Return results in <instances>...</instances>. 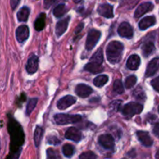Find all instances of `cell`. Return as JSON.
I'll list each match as a JSON object with an SVG mask.
<instances>
[{"mask_svg":"<svg viewBox=\"0 0 159 159\" xmlns=\"http://www.w3.org/2000/svg\"><path fill=\"white\" fill-rule=\"evenodd\" d=\"M8 130L10 134V155L8 158H18L21 152L22 145L24 143V134L18 122L12 116H9Z\"/></svg>","mask_w":159,"mask_h":159,"instance_id":"6da1fadb","label":"cell"},{"mask_svg":"<svg viewBox=\"0 0 159 159\" xmlns=\"http://www.w3.org/2000/svg\"><path fill=\"white\" fill-rule=\"evenodd\" d=\"M123 51H124V44L121 42L116 40H113L110 42L107 45V51H106L108 61L113 65L120 61L122 58Z\"/></svg>","mask_w":159,"mask_h":159,"instance_id":"7a4b0ae2","label":"cell"},{"mask_svg":"<svg viewBox=\"0 0 159 159\" xmlns=\"http://www.w3.org/2000/svg\"><path fill=\"white\" fill-rule=\"evenodd\" d=\"M54 120L58 125H66L69 124H75L82 120L81 115H70V114H56L54 116Z\"/></svg>","mask_w":159,"mask_h":159,"instance_id":"3957f363","label":"cell"},{"mask_svg":"<svg viewBox=\"0 0 159 159\" xmlns=\"http://www.w3.org/2000/svg\"><path fill=\"white\" fill-rule=\"evenodd\" d=\"M143 106L138 102H131L126 104L123 107L122 112L123 115L127 116V117H132L135 114H139L142 112Z\"/></svg>","mask_w":159,"mask_h":159,"instance_id":"277c9868","label":"cell"},{"mask_svg":"<svg viewBox=\"0 0 159 159\" xmlns=\"http://www.w3.org/2000/svg\"><path fill=\"white\" fill-rule=\"evenodd\" d=\"M101 37V33L97 30H90L87 36L86 43H85V48L88 51H91L95 48L99 41Z\"/></svg>","mask_w":159,"mask_h":159,"instance_id":"5b68a950","label":"cell"},{"mask_svg":"<svg viewBox=\"0 0 159 159\" xmlns=\"http://www.w3.org/2000/svg\"><path fill=\"white\" fill-rule=\"evenodd\" d=\"M117 32L120 37L127 39L132 38L134 35L133 28L127 22H124L120 25Z\"/></svg>","mask_w":159,"mask_h":159,"instance_id":"8992f818","label":"cell"},{"mask_svg":"<svg viewBox=\"0 0 159 159\" xmlns=\"http://www.w3.org/2000/svg\"><path fill=\"white\" fill-rule=\"evenodd\" d=\"M99 144L106 149H113L114 148L115 141L111 134H102L98 138Z\"/></svg>","mask_w":159,"mask_h":159,"instance_id":"52a82bcc","label":"cell"},{"mask_svg":"<svg viewBox=\"0 0 159 159\" xmlns=\"http://www.w3.org/2000/svg\"><path fill=\"white\" fill-rule=\"evenodd\" d=\"M65 138L68 140L75 141V142H79L82 138V134L80 130L76 127H70L65 132Z\"/></svg>","mask_w":159,"mask_h":159,"instance_id":"ba28073f","label":"cell"},{"mask_svg":"<svg viewBox=\"0 0 159 159\" xmlns=\"http://www.w3.org/2000/svg\"><path fill=\"white\" fill-rule=\"evenodd\" d=\"M75 102L76 98L74 97V96L68 95V96H64L63 98H61V99H59V100L57 101V107L59 110H65V109L70 107L71 106H72L73 104L75 103Z\"/></svg>","mask_w":159,"mask_h":159,"instance_id":"9c48e42d","label":"cell"},{"mask_svg":"<svg viewBox=\"0 0 159 159\" xmlns=\"http://www.w3.org/2000/svg\"><path fill=\"white\" fill-rule=\"evenodd\" d=\"M29 28L26 25H22V26H19L16 31V39L20 43H23L25 40H27V38L29 37Z\"/></svg>","mask_w":159,"mask_h":159,"instance_id":"30bf717a","label":"cell"},{"mask_svg":"<svg viewBox=\"0 0 159 159\" xmlns=\"http://www.w3.org/2000/svg\"><path fill=\"white\" fill-rule=\"evenodd\" d=\"M154 9V5L152 2H144L142 4L140 5L138 7V9H136L134 12V16L136 18H140L141 16H142L143 15H144L147 12H150L152 9Z\"/></svg>","mask_w":159,"mask_h":159,"instance_id":"8fae6325","label":"cell"},{"mask_svg":"<svg viewBox=\"0 0 159 159\" xmlns=\"http://www.w3.org/2000/svg\"><path fill=\"white\" fill-rule=\"evenodd\" d=\"M98 12L102 16L106 18H113V8L110 4H101L98 7Z\"/></svg>","mask_w":159,"mask_h":159,"instance_id":"7c38bea8","label":"cell"},{"mask_svg":"<svg viewBox=\"0 0 159 159\" xmlns=\"http://www.w3.org/2000/svg\"><path fill=\"white\" fill-rule=\"evenodd\" d=\"M159 71V57L154 58L148 65L145 71L146 77H151Z\"/></svg>","mask_w":159,"mask_h":159,"instance_id":"4fadbf2b","label":"cell"},{"mask_svg":"<svg viewBox=\"0 0 159 159\" xmlns=\"http://www.w3.org/2000/svg\"><path fill=\"white\" fill-rule=\"evenodd\" d=\"M93 89L85 84H79L75 88V93L79 97L86 98L93 93Z\"/></svg>","mask_w":159,"mask_h":159,"instance_id":"5bb4252c","label":"cell"},{"mask_svg":"<svg viewBox=\"0 0 159 159\" xmlns=\"http://www.w3.org/2000/svg\"><path fill=\"white\" fill-rule=\"evenodd\" d=\"M38 64L39 58L37 56L33 55L28 60L27 64H26V69L29 74H34L38 69Z\"/></svg>","mask_w":159,"mask_h":159,"instance_id":"9a60e30c","label":"cell"},{"mask_svg":"<svg viewBox=\"0 0 159 159\" xmlns=\"http://www.w3.org/2000/svg\"><path fill=\"white\" fill-rule=\"evenodd\" d=\"M137 137L140 142L145 147H151L153 144V141L148 132L140 130V131L137 132Z\"/></svg>","mask_w":159,"mask_h":159,"instance_id":"2e32d148","label":"cell"},{"mask_svg":"<svg viewBox=\"0 0 159 159\" xmlns=\"http://www.w3.org/2000/svg\"><path fill=\"white\" fill-rule=\"evenodd\" d=\"M70 17L68 16L66 18L63 19V20H61L60 21L57 22V25H56V30L55 33L57 37H61L65 31L67 30V28H68V23H69Z\"/></svg>","mask_w":159,"mask_h":159,"instance_id":"e0dca14e","label":"cell"},{"mask_svg":"<svg viewBox=\"0 0 159 159\" xmlns=\"http://www.w3.org/2000/svg\"><path fill=\"white\" fill-rule=\"evenodd\" d=\"M141 64V58L137 54H132L131 56L129 57L127 61V67L130 70L135 71L138 69Z\"/></svg>","mask_w":159,"mask_h":159,"instance_id":"ac0fdd59","label":"cell"},{"mask_svg":"<svg viewBox=\"0 0 159 159\" xmlns=\"http://www.w3.org/2000/svg\"><path fill=\"white\" fill-rule=\"evenodd\" d=\"M156 23V18L154 16H148L140 21L139 23V28L142 30L148 29V28L151 27V26H154Z\"/></svg>","mask_w":159,"mask_h":159,"instance_id":"d6986e66","label":"cell"},{"mask_svg":"<svg viewBox=\"0 0 159 159\" xmlns=\"http://www.w3.org/2000/svg\"><path fill=\"white\" fill-rule=\"evenodd\" d=\"M84 69L85 71H88L89 72L93 73V74H99V73L102 72L104 70L103 67L102 65H99V64L93 63V62H89L87 65H85Z\"/></svg>","mask_w":159,"mask_h":159,"instance_id":"ffe728a7","label":"cell"},{"mask_svg":"<svg viewBox=\"0 0 159 159\" xmlns=\"http://www.w3.org/2000/svg\"><path fill=\"white\" fill-rule=\"evenodd\" d=\"M30 15V9L26 6H23L17 12V19L20 22H26Z\"/></svg>","mask_w":159,"mask_h":159,"instance_id":"44dd1931","label":"cell"},{"mask_svg":"<svg viewBox=\"0 0 159 159\" xmlns=\"http://www.w3.org/2000/svg\"><path fill=\"white\" fill-rule=\"evenodd\" d=\"M45 18H46V14L43 13V12L39 15V16L36 20L35 23H34V27H35L36 30L41 31L44 28Z\"/></svg>","mask_w":159,"mask_h":159,"instance_id":"7402d4cb","label":"cell"},{"mask_svg":"<svg viewBox=\"0 0 159 159\" xmlns=\"http://www.w3.org/2000/svg\"><path fill=\"white\" fill-rule=\"evenodd\" d=\"M155 51V44L152 42H147L142 46V53L144 57H148Z\"/></svg>","mask_w":159,"mask_h":159,"instance_id":"603a6c76","label":"cell"},{"mask_svg":"<svg viewBox=\"0 0 159 159\" xmlns=\"http://www.w3.org/2000/svg\"><path fill=\"white\" fill-rule=\"evenodd\" d=\"M43 128L37 126L36 127L35 132H34V144H35V146L37 148H38L40 146V142H41V139L43 138Z\"/></svg>","mask_w":159,"mask_h":159,"instance_id":"cb8c5ba5","label":"cell"},{"mask_svg":"<svg viewBox=\"0 0 159 159\" xmlns=\"http://www.w3.org/2000/svg\"><path fill=\"white\" fill-rule=\"evenodd\" d=\"M67 9L66 6L64 3H61V4H58L55 8L54 9V11H53V13H54V16L57 17H61L66 13Z\"/></svg>","mask_w":159,"mask_h":159,"instance_id":"d4e9b609","label":"cell"},{"mask_svg":"<svg viewBox=\"0 0 159 159\" xmlns=\"http://www.w3.org/2000/svg\"><path fill=\"white\" fill-rule=\"evenodd\" d=\"M109 77L106 75H101L97 76L93 80V84L97 87H102L105 85L108 82Z\"/></svg>","mask_w":159,"mask_h":159,"instance_id":"484cf974","label":"cell"},{"mask_svg":"<svg viewBox=\"0 0 159 159\" xmlns=\"http://www.w3.org/2000/svg\"><path fill=\"white\" fill-rule=\"evenodd\" d=\"M90 62H93V63L102 65V62H103V54H102V49H99L94 54H93V57L90 59Z\"/></svg>","mask_w":159,"mask_h":159,"instance_id":"4316f807","label":"cell"},{"mask_svg":"<svg viewBox=\"0 0 159 159\" xmlns=\"http://www.w3.org/2000/svg\"><path fill=\"white\" fill-rule=\"evenodd\" d=\"M62 152L67 158H71L75 154V148L70 144H66L62 147Z\"/></svg>","mask_w":159,"mask_h":159,"instance_id":"83f0119b","label":"cell"},{"mask_svg":"<svg viewBox=\"0 0 159 159\" xmlns=\"http://www.w3.org/2000/svg\"><path fill=\"white\" fill-rule=\"evenodd\" d=\"M37 101H38V99H37V98H33V99H30V101L27 103L26 111V114L27 115V116H29V115L32 113L33 110H34V108H35L36 106H37Z\"/></svg>","mask_w":159,"mask_h":159,"instance_id":"f1b7e54d","label":"cell"},{"mask_svg":"<svg viewBox=\"0 0 159 159\" xmlns=\"http://www.w3.org/2000/svg\"><path fill=\"white\" fill-rule=\"evenodd\" d=\"M133 96H134V98H136V99L139 101L145 100V93H144V91H143V89H141V87L140 86H138V88L134 91Z\"/></svg>","mask_w":159,"mask_h":159,"instance_id":"f546056e","label":"cell"},{"mask_svg":"<svg viewBox=\"0 0 159 159\" xmlns=\"http://www.w3.org/2000/svg\"><path fill=\"white\" fill-rule=\"evenodd\" d=\"M113 91L116 93V94H122L124 92V85H123L122 82L120 79H117L113 83Z\"/></svg>","mask_w":159,"mask_h":159,"instance_id":"4dcf8cb0","label":"cell"},{"mask_svg":"<svg viewBox=\"0 0 159 159\" xmlns=\"http://www.w3.org/2000/svg\"><path fill=\"white\" fill-rule=\"evenodd\" d=\"M137 82V77L135 75H130L125 80V86L127 89H130L134 86Z\"/></svg>","mask_w":159,"mask_h":159,"instance_id":"1f68e13d","label":"cell"},{"mask_svg":"<svg viewBox=\"0 0 159 159\" xmlns=\"http://www.w3.org/2000/svg\"><path fill=\"white\" fill-rule=\"evenodd\" d=\"M47 156L49 159L60 158V156L58 155L57 152L52 148H49L47 150Z\"/></svg>","mask_w":159,"mask_h":159,"instance_id":"d6a6232c","label":"cell"},{"mask_svg":"<svg viewBox=\"0 0 159 159\" xmlns=\"http://www.w3.org/2000/svg\"><path fill=\"white\" fill-rule=\"evenodd\" d=\"M96 158H97V156L93 152H83L82 155H79V158L80 159H95Z\"/></svg>","mask_w":159,"mask_h":159,"instance_id":"836d02e7","label":"cell"},{"mask_svg":"<svg viewBox=\"0 0 159 159\" xmlns=\"http://www.w3.org/2000/svg\"><path fill=\"white\" fill-rule=\"evenodd\" d=\"M121 103H122V101L121 100H115L110 103V108L113 111H118V110L120 107Z\"/></svg>","mask_w":159,"mask_h":159,"instance_id":"e575fe53","label":"cell"},{"mask_svg":"<svg viewBox=\"0 0 159 159\" xmlns=\"http://www.w3.org/2000/svg\"><path fill=\"white\" fill-rule=\"evenodd\" d=\"M48 142L51 145H57L61 143V141L55 136H50L48 138Z\"/></svg>","mask_w":159,"mask_h":159,"instance_id":"d590c367","label":"cell"},{"mask_svg":"<svg viewBox=\"0 0 159 159\" xmlns=\"http://www.w3.org/2000/svg\"><path fill=\"white\" fill-rule=\"evenodd\" d=\"M151 84H152L154 89H155L156 92H158V93H159V76L158 77L155 78V79H154L153 80H152Z\"/></svg>","mask_w":159,"mask_h":159,"instance_id":"8d00e7d4","label":"cell"},{"mask_svg":"<svg viewBox=\"0 0 159 159\" xmlns=\"http://www.w3.org/2000/svg\"><path fill=\"white\" fill-rule=\"evenodd\" d=\"M54 0H43V6L45 9H49L51 5L54 3Z\"/></svg>","mask_w":159,"mask_h":159,"instance_id":"74e56055","label":"cell"},{"mask_svg":"<svg viewBox=\"0 0 159 159\" xmlns=\"http://www.w3.org/2000/svg\"><path fill=\"white\" fill-rule=\"evenodd\" d=\"M20 2V0H10V5L12 10H14V9L17 7V6L19 5Z\"/></svg>","mask_w":159,"mask_h":159,"instance_id":"f35d334b","label":"cell"},{"mask_svg":"<svg viewBox=\"0 0 159 159\" xmlns=\"http://www.w3.org/2000/svg\"><path fill=\"white\" fill-rule=\"evenodd\" d=\"M83 26H84V23H80V24H79V25H78L77 27H76L75 31V34H79V33H80L81 31H82V30L83 29Z\"/></svg>","mask_w":159,"mask_h":159,"instance_id":"ab89813d","label":"cell"},{"mask_svg":"<svg viewBox=\"0 0 159 159\" xmlns=\"http://www.w3.org/2000/svg\"><path fill=\"white\" fill-rule=\"evenodd\" d=\"M153 133L155 134L156 136L159 137V123L158 124H155V126L154 127V129H153Z\"/></svg>","mask_w":159,"mask_h":159,"instance_id":"60d3db41","label":"cell"},{"mask_svg":"<svg viewBox=\"0 0 159 159\" xmlns=\"http://www.w3.org/2000/svg\"><path fill=\"white\" fill-rule=\"evenodd\" d=\"M66 0H56V3L57 4H61V3H64Z\"/></svg>","mask_w":159,"mask_h":159,"instance_id":"b9f144b4","label":"cell"},{"mask_svg":"<svg viewBox=\"0 0 159 159\" xmlns=\"http://www.w3.org/2000/svg\"><path fill=\"white\" fill-rule=\"evenodd\" d=\"M155 158H158V159H159V151H158V152H157L156 155H155Z\"/></svg>","mask_w":159,"mask_h":159,"instance_id":"7bdbcfd3","label":"cell"},{"mask_svg":"<svg viewBox=\"0 0 159 159\" xmlns=\"http://www.w3.org/2000/svg\"><path fill=\"white\" fill-rule=\"evenodd\" d=\"M73 1H74L75 3H78V2H80L82 0H73Z\"/></svg>","mask_w":159,"mask_h":159,"instance_id":"ee69618b","label":"cell"},{"mask_svg":"<svg viewBox=\"0 0 159 159\" xmlns=\"http://www.w3.org/2000/svg\"><path fill=\"white\" fill-rule=\"evenodd\" d=\"M111 1H113V2H114V1H116V0H111Z\"/></svg>","mask_w":159,"mask_h":159,"instance_id":"f6af8a7d","label":"cell"},{"mask_svg":"<svg viewBox=\"0 0 159 159\" xmlns=\"http://www.w3.org/2000/svg\"><path fill=\"white\" fill-rule=\"evenodd\" d=\"M158 112H159V107H158Z\"/></svg>","mask_w":159,"mask_h":159,"instance_id":"bcb514c9","label":"cell"}]
</instances>
